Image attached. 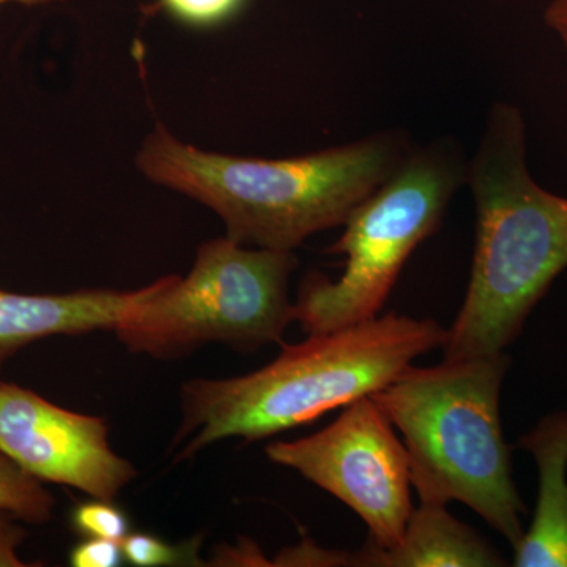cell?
Returning <instances> with one entry per match:
<instances>
[{
  "label": "cell",
  "mask_w": 567,
  "mask_h": 567,
  "mask_svg": "<svg viewBox=\"0 0 567 567\" xmlns=\"http://www.w3.org/2000/svg\"><path fill=\"white\" fill-rule=\"evenodd\" d=\"M476 246L445 358L505 352L567 268V197L547 192L527 163V125L516 104L495 103L466 177Z\"/></svg>",
  "instance_id": "obj_1"
},
{
  "label": "cell",
  "mask_w": 567,
  "mask_h": 567,
  "mask_svg": "<svg viewBox=\"0 0 567 567\" xmlns=\"http://www.w3.org/2000/svg\"><path fill=\"white\" fill-rule=\"evenodd\" d=\"M406 155L404 142L382 133L297 158H237L182 144L158 128L137 167L218 213L230 240L293 251L312 235L344 226Z\"/></svg>",
  "instance_id": "obj_2"
},
{
  "label": "cell",
  "mask_w": 567,
  "mask_h": 567,
  "mask_svg": "<svg viewBox=\"0 0 567 567\" xmlns=\"http://www.w3.org/2000/svg\"><path fill=\"white\" fill-rule=\"evenodd\" d=\"M446 338V328L434 319L388 312L342 330L308 334L251 374L185 383L174 442L193 439L177 461L219 440L256 442L312 423L383 390L417 357L443 349Z\"/></svg>",
  "instance_id": "obj_3"
},
{
  "label": "cell",
  "mask_w": 567,
  "mask_h": 567,
  "mask_svg": "<svg viewBox=\"0 0 567 567\" xmlns=\"http://www.w3.org/2000/svg\"><path fill=\"white\" fill-rule=\"evenodd\" d=\"M509 368L506 350L445 358L432 368L409 365L372 399L404 436L420 503H464L516 547L527 507L514 484L499 417Z\"/></svg>",
  "instance_id": "obj_4"
},
{
  "label": "cell",
  "mask_w": 567,
  "mask_h": 567,
  "mask_svg": "<svg viewBox=\"0 0 567 567\" xmlns=\"http://www.w3.org/2000/svg\"><path fill=\"white\" fill-rule=\"evenodd\" d=\"M292 251L246 249L229 237L200 246L185 279L166 276L132 292L114 333L132 352L169 358L224 342L259 349L293 322L287 293Z\"/></svg>",
  "instance_id": "obj_5"
},
{
  "label": "cell",
  "mask_w": 567,
  "mask_h": 567,
  "mask_svg": "<svg viewBox=\"0 0 567 567\" xmlns=\"http://www.w3.org/2000/svg\"><path fill=\"white\" fill-rule=\"evenodd\" d=\"M466 169L451 144L427 145L401 166L344 224L330 249L344 254L338 281L309 274L292 306L306 334L330 333L369 322L382 312L413 251L442 226Z\"/></svg>",
  "instance_id": "obj_6"
},
{
  "label": "cell",
  "mask_w": 567,
  "mask_h": 567,
  "mask_svg": "<svg viewBox=\"0 0 567 567\" xmlns=\"http://www.w3.org/2000/svg\"><path fill=\"white\" fill-rule=\"evenodd\" d=\"M265 453L346 503L368 525L369 543L382 550L401 544L413 513L409 454L372 395L342 406L315 435L271 443Z\"/></svg>",
  "instance_id": "obj_7"
},
{
  "label": "cell",
  "mask_w": 567,
  "mask_h": 567,
  "mask_svg": "<svg viewBox=\"0 0 567 567\" xmlns=\"http://www.w3.org/2000/svg\"><path fill=\"white\" fill-rule=\"evenodd\" d=\"M102 417L70 412L31 390L0 383V453L41 483L114 502L137 473L112 451Z\"/></svg>",
  "instance_id": "obj_8"
},
{
  "label": "cell",
  "mask_w": 567,
  "mask_h": 567,
  "mask_svg": "<svg viewBox=\"0 0 567 567\" xmlns=\"http://www.w3.org/2000/svg\"><path fill=\"white\" fill-rule=\"evenodd\" d=\"M132 292L82 290L24 295L0 290V365L22 347L51 336L115 331Z\"/></svg>",
  "instance_id": "obj_9"
},
{
  "label": "cell",
  "mask_w": 567,
  "mask_h": 567,
  "mask_svg": "<svg viewBox=\"0 0 567 567\" xmlns=\"http://www.w3.org/2000/svg\"><path fill=\"white\" fill-rule=\"evenodd\" d=\"M539 475L535 516L514 547L516 567H567V410L544 416L518 439Z\"/></svg>",
  "instance_id": "obj_10"
},
{
  "label": "cell",
  "mask_w": 567,
  "mask_h": 567,
  "mask_svg": "<svg viewBox=\"0 0 567 567\" xmlns=\"http://www.w3.org/2000/svg\"><path fill=\"white\" fill-rule=\"evenodd\" d=\"M506 559L475 529L451 516L443 505L420 503L401 544L382 550L365 544L352 554V566L365 567H502Z\"/></svg>",
  "instance_id": "obj_11"
},
{
  "label": "cell",
  "mask_w": 567,
  "mask_h": 567,
  "mask_svg": "<svg viewBox=\"0 0 567 567\" xmlns=\"http://www.w3.org/2000/svg\"><path fill=\"white\" fill-rule=\"evenodd\" d=\"M54 505V496L40 480L0 453V509L9 511L18 520L44 525L51 520Z\"/></svg>",
  "instance_id": "obj_12"
},
{
  "label": "cell",
  "mask_w": 567,
  "mask_h": 567,
  "mask_svg": "<svg viewBox=\"0 0 567 567\" xmlns=\"http://www.w3.org/2000/svg\"><path fill=\"white\" fill-rule=\"evenodd\" d=\"M71 527L84 537H100L115 543H122L130 535L128 516L107 499L93 498L74 507Z\"/></svg>",
  "instance_id": "obj_13"
},
{
  "label": "cell",
  "mask_w": 567,
  "mask_h": 567,
  "mask_svg": "<svg viewBox=\"0 0 567 567\" xmlns=\"http://www.w3.org/2000/svg\"><path fill=\"white\" fill-rule=\"evenodd\" d=\"M249 0H158L173 20L193 29H213L235 20Z\"/></svg>",
  "instance_id": "obj_14"
},
{
  "label": "cell",
  "mask_w": 567,
  "mask_h": 567,
  "mask_svg": "<svg viewBox=\"0 0 567 567\" xmlns=\"http://www.w3.org/2000/svg\"><path fill=\"white\" fill-rule=\"evenodd\" d=\"M121 546L123 558L133 566H175L189 559L186 548L171 546L147 533H133L122 540Z\"/></svg>",
  "instance_id": "obj_15"
},
{
  "label": "cell",
  "mask_w": 567,
  "mask_h": 567,
  "mask_svg": "<svg viewBox=\"0 0 567 567\" xmlns=\"http://www.w3.org/2000/svg\"><path fill=\"white\" fill-rule=\"evenodd\" d=\"M122 546L115 540L85 537L70 551V563L74 567H115L122 561Z\"/></svg>",
  "instance_id": "obj_16"
},
{
  "label": "cell",
  "mask_w": 567,
  "mask_h": 567,
  "mask_svg": "<svg viewBox=\"0 0 567 567\" xmlns=\"http://www.w3.org/2000/svg\"><path fill=\"white\" fill-rule=\"evenodd\" d=\"M13 514L0 509V567H24L33 566L22 561L17 555V548L24 537L25 529L14 524Z\"/></svg>",
  "instance_id": "obj_17"
},
{
  "label": "cell",
  "mask_w": 567,
  "mask_h": 567,
  "mask_svg": "<svg viewBox=\"0 0 567 567\" xmlns=\"http://www.w3.org/2000/svg\"><path fill=\"white\" fill-rule=\"evenodd\" d=\"M544 22L567 51V0H550L544 11Z\"/></svg>",
  "instance_id": "obj_18"
},
{
  "label": "cell",
  "mask_w": 567,
  "mask_h": 567,
  "mask_svg": "<svg viewBox=\"0 0 567 567\" xmlns=\"http://www.w3.org/2000/svg\"><path fill=\"white\" fill-rule=\"evenodd\" d=\"M11 2L22 3V6H44V3L63 2V0H0V6Z\"/></svg>",
  "instance_id": "obj_19"
}]
</instances>
